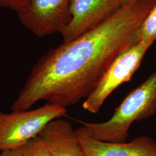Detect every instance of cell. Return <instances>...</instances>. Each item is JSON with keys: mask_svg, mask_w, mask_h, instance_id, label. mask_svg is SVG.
<instances>
[{"mask_svg": "<svg viewBox=\"0 0 156 156\" xmlns=\"http://www.w3.org/2000/svg\"><path fill=\"white\" fill-rule=\"evenodd\" d=\"M156 0H130L100 24L49 50L32 68L11 106L24 111L41 101L67 108L86 99L136 36Z\"/></svg>", "mask_w": 156, "mask_h": 156, "instance_id": "6da1fadb", "label": "cell"}, {"mask_svg": "<svg viewBox=\"0 0 156 156\" xmlns=\"http://www.w3.org/2000/svg\"><path fill=\"white\" fill-rule=\"evenodd\" d=\"M156 112V71L132 90L117 107L111 118L102 123L80 122L76 130L94 140L125 142L132 124L154 115Z\"/></svg>", "mask_w": 156, "mask_h": 156, "instance_id": "7a4b0ae2", "label": "cell"}, {"mask_svg": "<svg viewBox=\"0 0 156 156\" xmlns=\"http://www.w3.org/2000/svg\"><path fill=\"white\" fill-rule=\"evenodd\" d=\"M66 113V108L49 103L33 110L9 113L0 111V151L21 147L51 121Z\"/></svg>", "mask_w": 156, "mask_h": 156, "instance_id": "3957f363", "label": "cell"}, {"mask_svg": "<svg viewBox=\"0 0 156 156\" xmlns=\"http://www.w3.org/2000/svg\"><path fill=\"white\" fill-rule=\"evenodd\" d=\"M154 42L153 40L140 41L118 56L94 91L85 99L83 103L84 109L92 113L99 112L109 95L119 86L131 80Z\"/></svg>", "mask_w": 156, "mask_h": 156, "instance_id": "277c9868", "label": "cell"}, {"mask_svg": "<svg viewBox=\"0 0 156 156\" xmlns=\"http://www.w3.org/2000/svg\"><path fill=\"white\" fill-rule=\"evenodd\" d=\"M71 0H28L17 12L23 25L38 37L62 32L71 21Z\"/></svg>", "mask_w": 156, "mask_h": 156, "instance_id": "5b68a950", "label": "cell"}, {"mask_svg": "<svg viewBox=\"0 0 156 156\" xmlns=\"http://www.w3.org/2000/svg\"><path fill=\"white\" fill-rule=\"evenodd\" d=\"M71 21L62 32L63 42L76 38L116 11L113 0H71Z\"/></svg>", "mask_w": 156, "mask_h": 156, "instance_id": "8992f818", "label": "cell"}, {"mask_svg": "<svg viewBox=\"0 0 156 156\" xmlns=\"http://www.w3.org/2000/svg\"><path fill=\"white\" fill-rule=\"evenodd\" d=\"M76 133L84 156H156V141L147 136L129 142H108Z\"/></svg>", "mask_w": 156, "mask_h": 156, "instance_id": "52a82bcc", "label": "cell"}, {"mask_svg": "<svg viewBox=\"0 0 156 156\" xmlns=\"http://www.w3.org/2000/svg\"><path fill=\"white\" fill-rule=\"evenodd\" d=\"M39 135L44 140L51 156H84L76 130L67 120L59 118L53 120Z\"/></svg>", "mask_w": 156, "mask_h": 156, "instance_id": "ba28073f", "label": "cell"}, {"mask_svg": "<svg viewBox=\"0 0 156 156\" xmlns=\"http://www.w3.org/2000/svg\"><path fill=\"white\" fill-rule=\"evenodd\" d=\"M136 40L137 42L142 40L156 41V4L154 6L138 31Z\"/></svg>", "mask_w": 156, "mask_h": 156, "instance_id": "9c48e42d", "label": "cell"}, {"mask_svg": "<svg viewBox=\"0 0 156 156\" xmlns=\"http://www.w3.org/2000/svg\"><path fill=\"white\" fill-rule=\"evenodd\" d=\"M19 149L23 156H51L44 140L39 135L28 141Z\"/></svg>", "mask_w": 156, "mask_h": 156, "instance_id": "30bf717a", "label": "cell"}, {"mask_svg": "<svg viewBox=\"0 0 156 156\" xmlns=\"http://www.w3.org/2000/svg\"><path fill=\"white\" fill-rule=\"evenodd\" d=\"M28 0H0V7L9 8L17 12L21 10Z\"/></svg>", "mask_w": 156, "mask_h": 156, "instance_id": "8fae6325", "label": "cell"}, {"mask_svg": "<svg viewBox=\"0 0 156 156\" xmlns=\"http://www.w3.org/2000/svg\"><path fill=\"white\" fill-rule=\"evenodd\" d=\"M0 156H23L22 152L19 149L1 151Z\"/></svg>", "mask_w": 156, "mask_h": 156, "instance_id": "7c38bea8", "label": "cell"}, {"mask_svg": "<svg viewBox=\"0 0 156 156\" xmlns=\"http://www.w3.org/2000/svg\"><path fill=\"white\" fill-rule=\"evenodd\" d=\"M130 0H113V4L114 8L117 10L120 7L124 5Z\"/></svg>", "mask_w": 156, "mask_h": 156, "instance_id": "4fadbf2b", "label": "cell"}]
</instances>
